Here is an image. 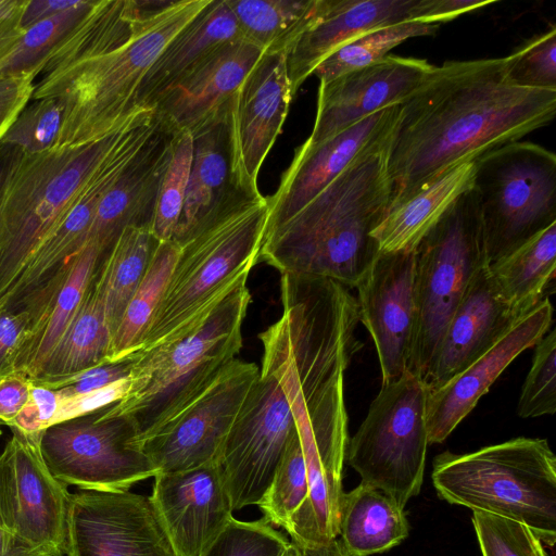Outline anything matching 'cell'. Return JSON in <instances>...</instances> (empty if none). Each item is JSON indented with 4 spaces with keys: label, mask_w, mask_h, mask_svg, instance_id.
I'll return each instance as SVG.
<instances>
[{
    "label": "cell",
    "mask_w": 556,
    "mask_h": 556,
    "mask_svg": "<svg viewBox=\"0 0 556 556\" xmlns=\"http://www.w3.org/2000/svg\"><path fill=\"white\" fill-rule=\"evenodd\" d=\"M127 123L90 143L23 154L0 193V303Z\"/></svg>",
    "instance_id": "ba28073f"
},
{
    "label": "cell",
    "mask_w": 556,
    "mask_h": 556,
    "mask_svg": "<svg viewBox=\"0 0 556 556\" xmlns=\"http://www.w3.org/2000/svg\"><path fill=\"white\" fill-rule=\"evenodd\" d=\"M30 329L27 313L0 309V377L15 371L18 352Z\"/></svg>",
    "instance_id": "c3c4849f"
},
{
    "label": "cell",
    "mask_w": 556,
    "mask_h": 556,
    "mask_svg": "<svg viewBox=\"0 0 556 556\" xmlns=\"http://www.w3.org/2000/svg\"><path fill=\"white\" fill-rule=\"evenodd\" d=\"M471 521L482 556H548L539 536L523 523L480 511H472Z\"/></svg>",
    "instance_id": "7bdbcfd3"
},
{
    "label": "cell",
    "mask_w": 556,
    "mask_h": 556,
    "mask_svg": "<svg viewBox=\"0 0 556 556\" xmlns=\"http://www.w3.org/2000/svg\"><path fill=\"white\" fill-rule=\"evenodd\" d=\"M425 382L406 371L382 382L356 433L349 439L345 462L361 483L377 489L405 508L420 493L428 431Z\"/></svg>",
    "instance_id": "8fae6325"
},
{
    "label": "cell",
    "mask_w": 556,
    "mask_h": 556,
    "mask_svg": "<svg viewBox=\"0 0 556 556\" xmlns=\"http://www.w3.org/2000/svg\"><path fill=\"white\" fill-rule=\"evenodd\" d=\"M262 55L260 48L243 38L232 41L161 93L152 108L174 131L194 135L229 110L236 91Z\"/></svg>",
    "instance_id": "cb8c5ba5"
},
{
    "label": "cell",
    "mask_w": 556,
    "mask_h": 556,
    "mask_svg": "<svg viewBox=\"0 0 556 556\" xmlns=\"http://www.w3.org/2000/svg\"><path fill=\"white\" fill-rule=\"evenodd\" d=\"M50 472L66 485L87 491H125L157 470L141 450L131 422L100 410L54 424L39 435Z\"/></svg>",
    "instance_id": "7c38bea8"
},
{
    "label": "cell",
    "mask_w": 556,
    "mask_h": 556,
    "mask_svg": "<svg viewBox=\"0 0 556 556\" xmlns=\"http://www.w3.org/2000/svg\"><path fill=\"white\" fill-rule=\"evenodd\" d=\"M247 280L239 282L188 336L129 356L132 364L127 393L100 413L127 418L140 447L185 413L237 358L251 302Z\"/></svg>",
    "instance_id": "5b68a950"
},
{
    "label": "cell",
    "mask_w": 556,
    "mask_h": 556,
    "mask_svg": "<svg viewBox=\"0 0 556 556\" xmlns=\"http://www.w3.org/2000/svg\"><path fill=\"white\" fill-rule=\"evenodd\" d=\"M229 110L197 131L182 212L173 240L180 247L233 211L262 198L243 188L232 170Z\"/></svg>",
    "instance_id": "603a6c76"
},
{
    "label": "cell",
    "mask_w": 556,
    "mask_h": 556,
    "mask_svg": "<svg viewBox=\"0 0 556 556\" xmlns=\"http://www.w3.org/2000/svg\"><path fill=\"white\" fill-rule=\"evenodd\" d=\"M30 401L36 405L39 412L40 420L45 430L51 426L58 412L60 404L59 394L54 389L31 383Z\"/></svg>",
    "instance_id": "9f6ffc18"
},
{
    "label": "cell",
    "mask_w": 556,
    "mask_h": 556,
    "mask_svg": "<svg viewBox=\"0 0 556 556\" xmlns=\"http://www.w3.org/2000/svg\"><path fill=\"white\" fill-rule=\"evenodd\" d=\"M290 543L264 519L232 518L202 556H282Z\"/></svg>",
    "instance_id": "f6af8a7d"
},
{
    "label": "cell",
    "mask_w": 556,
    "mask_h": 556,
    "mask_svg": "<svg viewBox=\"0 0 556 556\" xmlns=\"http://www.w3.org/2000/svg\"><path fill=\"white\" fill-rule=\"evenodd\" d=\"M287 54L263 53L230 103L232 170L247 190L260 193L257 177L293 98Z\"/></svg>",
    "instance_id": "e0dca14e"
},
{
    "label": "cell",
    "mask_w": 556,
    "mask_h": 556,
    "mask_svg": "<svg viewBox=\"0 0 556 556\" xmlns=\"http://www.w3.org/2000/svg\"><path fill=\"white\" fill-rule=\"evenodd\" d=\"M180 250L181 247L173 239L159 241L148 269L112 337L110 363L125 359L139 351Z\"/></svg>",
    "instance_id": "d590c367"
},
{
    "label": "cell",
    "mask_w": 556,
    "mask_h": 556,
    "mask_svg": "<svg viewBox=\"0 0 556 556\" xmlns=\"http://www.w3.org/2000/svg\"><path fill=\"white\" fill-rule=\"evenodd\" d=\"M94 1L79 0L74 7L26 29L0 62V77L31 76L36 79L48 56L88 14Z\"/></svg>",
    "instance_id": "74e56055"
},
{
    "label": "cell",
    "mask_w": 556,
    "mask_h": 556,
    "mask_svg": "<svg viewBox=\"0 0 556 556\" xmlns=\"http://www.w3.org/2000/svg\"><path fill=\"white\" fill-rule=\"evenodd\" d=\"M488 266L472 278L445 329L424 381L429 390L464 370L523 317L501 299Z\"/></svg>",
    "instance_id": "4316f807"
},
{
    "label": "cell",
    "mask_w": 556,
    "mask_h": 556,
    "mask_svg": "<svg viewBox=\"0 0 556 556\" xmlns=\"http://www.w3.org/2000/svg\"><path fill=\"white\" fill-rule=\"evenodd\" d=\"M400 104L380 110L317 144L303 142L285 172L276 193L267 198L270 230L299 212L363 152L387 140Z\"/></svg>",
    "instance_id": "44dd1931"
},
{
    "label": "cell",
    "mask_w": 556,
    "mask_h": 556,
    "mask_svg": "<svg viewBox=\"0 0 556 556\" xmlns=\"http://www.w3.org/2000/svg\"><path fill=\"white\" fill-rule=\"evenodd\" d=\"M419 18L420 0H323L317 18L287 54L293 96L338 48L368 31Z\"/></svg>",
    "instance_id": "484cf974"
},
{
    "label": "cell",
    "mask_w": 556,
    "mask_h": 556,
    "mask_svg": "<svg viewBox=\"0 0 556 556\" xmlns=\"http://www.w3.org/2000/svg\"><path fill=\"white\" fill-rule=\"evenodd\" d=\"M434 65L427 60L388 54L382 60L319 83L317 110L308 144H317L358 121L401 104Z\"/></svg>",
    "instance_id": "d6986e66"
},
{
    "label": "cell",
    "mask_w": 556,
    "mask_h": 556,
    "mask_svg": "<svg viewBox=\"0 0 556 556\" xmlns=\"http://www.w3.org/2000/svg\"><path fill=\"white\" fill-rule=\"evenodd\" d=\"M556 27L529 39L507 58V76L519 87L556 90Z\"/></svg>",
    "instance_id": "ee69618b"
},
{
    "label": "cell",
    "mask_w": 556,
    "mask_h": 556,
    "mask_svg": "<svg viewBox=\"0 0 556 556\" xmlns=\"http://www.w3.org/2000/svg\"><path fill=\"white\" fill-rule=\"evenodd\" d=\"M438 30L439 24L413 21L368 31L334 50L312 75L319 83L332 80L382 60L388 52L409 38L433 36Z\"/></svg>",
    "instance_id": "8d00e7d4"
},
{
    "label": "cell",
    "mask_w": 556,
    "mask_h": 556,
    "mask_svg": "<svg viewBox=\"0 0 556 556\" xmlns=\"http://www.w3.org/2000/svg\"><path fill=\"white\" fill-rule=\"evenodd\" d=\"M78 1L27 0L21 16V27L25 31L31 26L74 7Z\"/></svg>",
    "instance_id": "db71d44e"
},
{
    "label": "cell",
    "mask_w": 556,
    "mask_h": 556,
    "mask_svg": "<svg viewBox=\"0 0 556 556\" xmlns=\"http://www.w3.org/2000/svg\"><path fill=\"white\" fill-rule=\"evenodd\" d=\"M23 154L24 153L16 148L0 144V193Z\"/></svg>",
    "instance_id": "680465c9"
},
{
    "label": "cell",
    "mask_w": 556,
    "mask_h": 556,
    "mask_svg": "<svg viewBox=\"0 0 556 556\" xmlns=\"http://www.w3.org/2000/svg\"><path fill=\"white\" fill-rule=\"evenodd\" d=\"M63 109L54 98L29 100L7 129L0 144L37 154L55 148L62 126Z\"/></svg>",
    "instance_id": "60d3db41"
},
{
    "label": "cell",
    "mask_w": 556,
    "mask_h": 556,
    "mask_svg": "<svg viewBox=\"0 0 556 556\" xmlns=\"http://www.w3.org/2000/svg\"><path fill=\"white\" fill-rule=\"evenodd\" d=\"M308 496V480L298 430L289 439L271 482L257 503L264 520L288 530Z\"/></svg>",
    "instance_id": "f35d334b"
},
{
    "label": "cell",
    "mask_w": 556,
    "mask_h": 556,
    "mask_svg": "<svg viewBox=\"0 0 556 556\" xmlns=\"http://www.w3.org/2000/svg\"><path fill=\"white\" fill-rule=\"evenodd\" d=\"M11 431L0 454V526L64 556L72 494L46 466L39 450L40 434Z\"/></svg>",
    "instance_id": "9a60e30c"
},
{
    "label": "cell",
    "mask_w": 556,
    "mask_h": 556,
    "mask_svg": "<svg viewBox=\"0 0 556 556\" xmlns=\"http://www.w3.org/2000/svg\"><path fill=\"white\" fill-rule=\"evenodd\" d=\"M268 213V200L262 197L181 247L138 352L188 336L239 282L248 279L258 262Z\"/></svg>",
    "instance_id": "52a82bcc"
},
{
    "label": "cell",
    "mask_w": 556,
    "mask_h": 556,
    "mask_svg": "<svg viewBox=\"0 0 556 556\" xmlns=\"http://www.w3.org/2000/svg\"><path fill=\"white\" fill-rule=\"evenodd\" d=\"M34 84L31 76L0 77V139L31 99Z\"/></svg>",
    "instance_id": "681fc988"
},
{
    "label": "cell",
    "mask_w": 556,
    "mask_h": 556,
    "mask_svg": "<svg viewBox=\"0 0 556 556\" xmlns=\"http://www.w3.org/2000/svg\"><path fill=\"white\" fill-rule=\"evenodd\" d=\"M415 252H379L356 288L359 321L376 346L382 382L408 371Z\"/></svg>",
    "instance_id": "ac0fdd59"
},
{
    "label": "cell",
    "mask_w": 556,
    "mask_h": 556,
    "mask_svg": "<svg viewBox=\"0 0 556 556\" xmlns=\"http://www.w3.org/2000/svg\"><path fill=\"white\" fill-rule=\"evenodd\" d=\"M475 161L456 165L405 202L389 208L371 237L380 252L415 250L453 203L473 185Z\"/></svg>",
    "instance_id": "f1b7e54d"
},
{
    "label": "cell",
    "mask_w": 556,
    "mask_h": 556,
    "mask_svg": "<svg viewBox=\"0 0 556 556\" xmlns=\"http://www.w3.org/2000/svg\"><path fill=\"white\" fill-rule=\"evenodd\" d=\"M390 137L357 156L293 216L265 231L258 261L280 275L323 277L356 288L380 252L371 232L392 194Z\"/></svg>",
    "instance_id": "277c9868"
},
{
    "label": "cell",
    "mask_w": 556,
    "mask_h": 556,
    "mask_svg": "<svg viewBox=\"0 0 556 556\" xmlns=\"http://www.w3.org/2000/svg\"><path fill=\"white\" fill-rule=\"evenodd\" d=\"M298 547L301 556H348L338 539L321 545Z\"/></svg>",
    "instance_id": "91938a15"
},
{
    "label": "cell",
    "mask_w": 556,
    "mask_h": 556,
    "mask_svg": "<svg viewBox=\"0 0 556 556\" xmlns=\"http://www.w3.org/2000/svg\"><path fill=\"white\" fill-rule=\"evenodd\" d=\"M555 113L556 90L514 85L506 56L434 65L400 104L388 147V210L452 167L547 126Z\"/></svg>",
    "instance_id": "6da1fadb"
},
{
    "label": "cell",
    "mask_w": 556,
    "mask_h": 556,
    "mask_svg": "<svg viewBox=\"0 0 556 556\" xmlns=\"http://www.w3.org/2000/svg\"><path fill=\"white\" fill-rule=\"evenodd\" d=\"M493 1L475 0H420V22L439 24L452 21L467 12L481 9Z\"/></svg>",
    "instance_id": "816d5d0a"
},
{
    "label": "cell",
    "mask_w": 556,
    "mask_h": 556,
    "mask_svg": "<svg viewBox=\"0 0 556 556\" xmlns=\"http://www.w3.org/2000/svg\"><path fill=\"white\" fill-rule=\"evenodd\" d=\"M8 427L27 435H38L43 431L39 412L30 397L13 420L8 424Z\"/></svg>",
    "instance_id": "6f0895ef"
},
{
    "label": "cell",
    "mask_w": 556,
    "mask_h": 556,
    "mask_svg": "<svg viewBox=\"0 0 556 556\" xmlns=\"http://www.w3.org/2000/svg\"><path fill=\"white\" fill-rule=\"evenodd\" d=\"M488 268L501 299L518 316H525L544 299L555 278L556 223Z\"/></svg>",
    "instance_id": "1f68e13d"
},
{
    "label": "cell",
    "mask_w": 556,
    "mask_h": 556,
    "mask_svg": "<svg viewBox=\"0 0 556 556\" xmlns=\"http://www.w3.org/2000/svg\"><path fill=\"white\" fill-rule=\"evenodd\" d=\"M31 382L21 371L0 377V425L8 426L30 397Z\"/></svg>",
    "instance_id": "f907efd6"
},
{
    "label": "cell",
    "mask_w": 556,
    "mask_h": 556,
    "mask_svg": "<svg viewBox=\"0 0 556 556\" xmlns=\"http://www.w3.org/2000/svg\"><path fill=\"white\" fill-rule=\"evenodd\" d=\"M174 135L175 131L159 116L144 146L102 198L88 233V242L99 249V258L110 251L123 229H151L160 186L172 156Z\"/></svg>",
    "instance_id": "d4e9b609"
},
{
    "label": "cell",
    "mask_w": 556,
    "mask_h": 556,
    "mask_svg": "<svg viewBox=\"0 0 556 556\" xmlns=\"http://www.w3.org/2000/svg\"><path fill=\"white\" fill-rule=\"evenodd\" d=\"M153 478L150 498L177 556H202L233 518L218 464Z\"/></svg>",
    "instance_id": "ffe728a7"
},
{
    "label": "cell",
    "mask_w": 556,
    "mask_h": 556,
    "mask_svg": "<svg viewBox=\"0 0 556 556\" xmlns=\"http://www.w3.org/2000/svg\"><path fill=\"white\" fill-rule=\"evenodd\" d=\"M431 480L441 500L518 521L555 545L556 456L547 440L518 437L470 453L443 452Z\"/></svg>",
    "instance_id": "8992f818"
},
{
    "label": "cell",
    "mask_w": 556,
    "mask_h": 556,
    "mask_svg": "<svg viewBox=\"0 0 556 556\" xmlns=\"http://www.w3.org/2000/svg\"><path fill=\"white\" fill-rule=\"evenodd\" d=\"M554 308L544 298L491 349L448 381L429 390L426 425L429 444L442 443L473 409L506 367L548 332Z\"/></svg>",
    "instance_id": "7402d4cb"
},
{
    "label": "cell",
    "mask_w": 556,
    "mask_h": 556,
    "mask_svg": "<svg viewBox=\"0 0 556 556\" xmlns=\"http://www.w3.org/2000/svg\"><path fill=\"white\" fill-rule=\"evenodd\" d=\"M132 361L130 357L119 362L105 363L65 381L56 390L60 401L88 393L106 387L119 379L129 377Z\"/></svg>",
    "instance_id": "7dc6e473"
},
{
    "label": "cell",
    "mask_w": 556,
    "mask_h": 556,
    "mask_svg": "<svg viewBox=\"0 0 556 556\" xmlns=\"http://www.w3.org/2000/svg\"><path fill=\"white\" fill-rule=\"evenodd\" d=\"M27 0H0V62L4 60L24 34L21 16Z\"/></svg>",
    "instance_id": "f5cc1de1"
},
{
    "label": "cell",
    "mask_w": 556,
    "mask_h": 556,
    "mask_svg": "<svg viewBox=\"0 0 556 556\" xmlns=\"http://www.w3.org/2000/svg\"><path fill=\"white\" fill-rule=\"evenodd\" d=\"M157 243L149 227H127L110 251L98 258L93 281L101 295L112 337L148 269Z\"/></svg>",
    "instance_id": "d6a6232c"
},
{
    "label": "cell",
    "mask_w": 556,
    "mask_h": 556,
    "mask_svg": "<svg viewBox=\"0 0 556 556\" xmlns=\"http://www.w3.org/2000/svg\"><path fill=\"white\" fill-rule=\"evenodd\" d=\"M282 313L258 333L261 371L279 381L311 431L318 460L343 472L348 434L344 372L359 348L356 299L328 278L281 275Z\"/></svg>",
    "instance_id": "3957f363"
},
{
    "label": "cell",
    "mask_w": 556,
    "mask_h": 556,
    "mask_svg": "<svg viewBox=\"0 0 556 556\" xmlns=\"http://www.w3.org/2000/svg\"><path fill=\"white\" fill-rule=\"evenodd\" d=\"M64 556H177L150 496L80 490L71 495Z\"/></svg>",
    "instance_id": "2e32d148"
},
{
    "label": "cell",
    "mask_w": 556,
    "mask_h": 556,
    "mask_svg": "<svg viewBox=\"0 0 556 556\" xmlns=\"http://www.w3.org/2000/svg\"><path fill=\"white\" fill-rule=\"evenodd\" d=\"M295 430V419L279 381L260 370L217 462L233 510L257 505Z\"/></svg>",
    "instance_id": "4fadbf2b"
},
{
    "label": "cell",
    "mask_w": 556,
    "mask_h": 556,
    "mask_svg": "<svg viewBox=\"0 0 556 556\" xmlns=\"http://www.w3.org/2000/svg\"><path fill=\"white\" fill-rule=\"evenodd\" d=\"M282 556H301L299 547L291 542Z\"/></svg>",
    "instance_id": "94428289"
},
{
    "label": "cell",
    "mask_w": 556,
    "mask_h": 556,
    "mask_svg": "<svg viewBox=\"0 0 556 556\" xmlns=\"http://www.w3.org/2000/svg\"><path fill=\"white\" fill-rule=\"evenodd\" d=\"M260 375L255 363H228L204 393L141 450L157 472H179L217 463L230 428Z\"/></svg>",
    "instance_id": "5bb4252c"
},
{
    "label": "cell",
    "mask_w": 556,
    "mask_h": 556,
    "mask_svg": "<svg viewBox=\"0 0 556 556\" xmlns=\"http://www.w3.org/2000/svg\"><path fill=\"white\" fill-rule=\"evenodd\" d=\"M0 556H59L52 551L34 545L0 526Z\"/></svg>",
    "instance_id": "11a10c76"
},
{
    "label": "cell",
    "mask_w": 556,
    "mask_h": 556,
    "mask_svg": "<svg viewBox=\"0 0 556 556\" xmlns=\"http://www.w3.org/2000/svg\"><path fill=\"white\" fill-rule=\"evenodd\" d=\"M243 39L263 53L288 54L317 18L323 0H226Z\"/></svg>",
    "instance_id": "836d02e7"
},
{
    "label": "cell",
    "mask_w": 556,
    "mask_h": 556,
    "mask_svg": "<svg viewBox=\"0 0 556 556\" xmlns=\"http://www.w3.org/2000/svg\"><path fill=\"white\" fill-rule=\"evenodd\" d=\"M226 0H210L165 47L142 80L139 108H152L165 90L195 71L224 46L241 39Z\"/></svg>",
    "instance_id": "83f0119b"
},
{
    "label": "cell",
    "mask_w": 556,
    "mask_h": 556,
    "mask_svg": "<svg viewBox=\"0 0 556 556\" xmlns=\"http://www.w3.org/2000/svg\"><path fill=\"white\" fill-rule=\"evenodd\" d=\"M208 2L96 0L35 79L30 100L54 98L63 109L55 148L119 130L141 109L138 93L151 66Z\"/></svg>",
    "instance_id": "7a4b0ae2"
},
{
    "label": "cell",
    "mask_w": 556,
    "mask_h": 556,
    "mask_svg": "<svg viewBox=\"0 0 556 556\" xmlns=\"http://www.w3.org/2000/svg\"><path fill=\"white\" fill-rule=\"evenodd\" d=\"M556 410V330L553 328L536 344L531 368L517 405L521 418L553 415Z\"/></svg>",
    "instance_id": "b9f144b4"
},
{
    "label": "cell",
    "mask_w": 556,
    "mask_h": 556,
    "mask_svg": "<svg viewBox=\"0 0 556 556\" xmlns=\"http://www.w3.org/2000/svg\"><path fill=\"white\" fill-rule=\"evenodd\" d=\"M409 534L404 508L383 492L359 483L343 494L338 539L348 556L384 553Z\"/></svg>",
    "instance_id": "4dcf8cb0"
},
{
    "label": "cell",
    "mask_w": 556,
    "mask_h": 556,
    "mask_svg": "<svg viewBox=\"0 0 556 556\" xmlns=\"http://www.w3.org/2000/svg\"><path fill=\"white\" fill-rule=\"evenodd\" d=\"M192 157V135L175 131L170 161L160 186L151 224V232L157 241L173 239L184 207Z\"/></svg>",
    "instance_id": "ab89813d"
},
{
    "label": "cell",
    "mask_w": 556,
    "mask_h": 556,
    "mask_svg": "<svg viewBox=\"0 0 556 556\" xmlns=\"http://www.w3.org/2000/svg\"><path fill=\"white\" fill-rule=\"evenodd\" d=\"M129 383V377H126L101 389L60 401L51 426L92 414L119 401L127 393Z\"/></svg>",
    "instance_id": "bcb514c9"
},
{
    "label": "cell",
    "mask_w": 556,
    "mask_h": 556,
    "mask_svg": "<svg viewBox=\"0 0 556 556\" xmlns=\"http://www.w3.org/2000/svg\"><path fill=\"white\" fill-rule=\"evenodd\" d=\"M99 255L92 242L80 251L64 285L22 345L15 371L24 372L29 379L35 376L77 314Z\"/></svg>",
    "instance_id": "e575fe53"
},
{
    "label": "cell",
    "mask_w": 556,
    "mask_h": 556,
    "mask_svg": "<svg viewBox=\"0 0 556 556\" xmlns=\"http://www.w3.org/2000/svg\"><path fill=\"white\" fill-rule=\"evenodd\" d=\"M1 426V425H0ZM0 434H1V430H0Z\"/></svg>",
    "instance_id": "6125c7cd"
},
{
    "label": "cell",
    "mask_w": 556,
    "mask_h": 556,
    "mask_svg": "<svg viewBox=\"0 0 556 556\" xmlns=\"http://www.w3.org/2000/svg\"><path fill=\"white\" fill-rule=\"evenodd\" d=\"M111 342L112 332L92 276L77 314L29 380L33 384L59 389L74 376L110 363Z\"/></svg>",
    "instance_id": "f546056e"
},
{
    "label": "cell",
    "mask_w": 556,
    "mask_h": 556,
    "mask_svg": "<svg viewBox=\"0 0 556 556\" xmlns=\"http://www.w3.org/2000/svg\"><path fill=\"white\" fill-rule=\"evenodd\" d=\"M414 252L408 371L425 381L466 289L489 265L478 195L472 188L453 203Z\"/></svg>",
    "instance_id": "9c48e42d"
},
{
    "label": "cell",
    "mask_w": 556,
    "mask_h": 556,
    "mask_svg": "<svg viewBox=\"0 0 556 556\" xmlns=\"http://www.w3.org/2000/svg\"><path fill=\"white\" fill-rule=\"evenodd\" d=\"M489 264L556 223V155L530 141H515L475 160Z\"/></svg>",
    "instance_id": "30bf717a"
}]
</instances>
